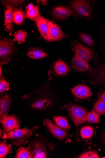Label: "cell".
Returning <instances> with one entry per match:
<instances>
[{"label": "cell", "mask_w": 105, "mask_h": 158, "mask_svg": "<svg viewBox=\"0 0 105 158\" xmlns=\"http://www.w3.org/2000/svg\"><path fill=\"white\" fill-rule=\"evenodd\" d=\"M13 12L11 10L7 9L4 13V30L9 33L10 35H11L14 32Z\"/></svg>", "instance_id": "17"}, {"label": "cell", "mask_w": 105, "mask_h": 158, "mask_svg": "<svg viewBox=\"0 0 105 158\" xmlns=\"http://www.w3.org/2000/svg\"><path fill=\"white\" fill-rule=\"evenodd\" d=\"M95 80L101 85H105V64H101L92 72Z\"/></svg>", "instance_id": "18"}, {"label": "cell", "mask_w": 105, "mask_h": 158, "mask_svg": "<svg viewBox=\"0 0 105 158\" xmlns=\"http://www.w3.org/2000/svg\"><path fill=\"white\" fill-rule=\"evenodd\" d=\"M70 4L80 16L86 18L91 17L94 15L93 6L89 2L85 1H72Z\"/></svg>", "instance_id": "7"}, {"label": "cell", "mask_w": 105, "mask_h": 158, "mask_svg": "<svg viewBox=\"0 0 105 158\" xmlns=\"http://www.w3.org/2000/svg\"><path fill=\"white\" fill-rule=\"evenodd\" d=\"M53 118L58 126L66 131H70L71 130V125L65 118L61 116H54Z\"/></svg>", "instance_id": "24"}, {"label": "cell", "mask_w": 105, "mask_h": 158, "mask_svg": "<svg viewBox=\"0 0 105 158\" xmlns=\"http://www.w3.org/2000/svg\"><path fill=\"white\" fill-rule=\"evenodd\" d=\"M77 157L79 158H99L97 151L92 149L91 143H88V142L84 143L83 151Z\"/></svg>", "instance_id": "19"}, {"label": "cell", "mask_w": 105, "mask_h": 158, "mask_svg": "<svg viewBox=\"0 0 105 158\" xmlns=\"http://www.w3.org/2000/svg\"><path fill=\"white\" fill-rule=\"evenodd\" d=\"M54 68L55 73L58 76H66L70 71L68 65L60 60L55 63Z\"/></svg>", "instance_id": "20"}, {"label": "cell", "mask_w": 105, "mask_h": 158, "mask_svg": "<svg viewBox=\"0 0 105 158\" xmlns=\"http://www.w3.org/2000/svg\"><path fill=\"white\" fill-rule=\"evenodd\" d=\"M24 14L25 17L34 21L40 16L38 7L34 6L33 3H30L26 6Z\"/></svg>", "instance_id": "21"}, {"label": "cell", "mask_w": 105, "mask_h": 158, "mask_svg": "<svg viewBox=\"0 0 105 158\" xmlns=\"http://www.w3.org/2000/svg\"><path fill=\"white\" fill-rule=\"evenodd\" d=\"M13 19L14 23L17 25H22L25 20L24 12L21 9L13 10Z\"/></svg>", "instance_id": "25"}, {"label": "cell", "mask_w": 105, "mask_h": 158, "mask_svg": "<svg viewBox=\"0 0 105 158\" xmlns=\"http://www.w3.org/2000/svg\"><path fill=\"white\" fill-rule=\"evenodd\" d=\"M27 54L30 58L34 59L45 58L47 56V54L42 50L37 48L31 49L28 52Z\"/></svg>", "instance_id": "22"}, {"label": "cell", "mask_w": 105, "mask_h": 158, "mask_svg": "<svg viewBox=\"0 0 105 158\" xmlns=\"http://www.w3.org/2000/svg\"><path fill=\"white\" fill-rule=\"evenodd\" d=\"M99 140L100 147L105 150V127L100 132Z\"/></svg>", "instance_id": "33"}, {"label": "cell", "mask_w": 105, "mask_h": 158, "mask_svg": "<svg viewBox=\"0 0 105 158\" xmlns=\"http://www.w3.org/2000/svg\"><path fill=\"white\" fill-rule=\"evenodd\" d=\"M0 72H0V77H1V78L2 77V68H1V67H0Z\"/></svg>", "instance_id": "37"}, {"label": "cell", "mask_w": 105, "mask_h": 158, "mask_svg": "<svg viewBox=\"0 0 105 158\" xmlns=\"http://www.w3.org/2000/svg\"><path fill=\"white\" fill-rule=\"evenodd\" d=\"M95 131L90 125L85 124L80 127L77 131L76 138L79 141L88 142L93 138Z\"/></svg>", "instance_id": "8"}, {"label": "cell", "mask_w": 105, "mask_h": 158, "mask_svg": "<svg viewBox=\"0 0 105 158\" xmlns=\"http://www.w3.org/2000/svg\"><path fill=\"white\" fill-rule=\"evenodd\" d=\"M32 151L35 158H47L54 149L55 146L52 143H48L47 141L42 142L36 141L33 145Z\"/></svg>", "instance_id": "6"}, {"label": "cell", "mask_w": 105, "mask_h": 158, "mask_svg": "<svg viewBox=\"0 0 105 158\" xmlns=\"http://www.w3.org/2000/svg\"><path fill=\"white\" fill-rule=\"evenodd\" d=\"M101 35V39H102V41H103L105 47V27L104 28L102 31Z\"/></svg>", "instance_id": "35"}, {"label": "cell", "mask_w": 105, "mask_h": 158, "mask_svg": "<svg viewBox=\"0 0 105 158\" xmlns=\"http://www.w3.org/2000/svg\"><path fill=\"white\" fill-rule=\"evenodd\" d=\"M73 95L79 99H85L91 97L93 93L90 88L87 86L83 85H79L71 90Z\"/></svg>", "instance_id": "12"}, {"label": "cell", "mask_w": 105, "mask_h": 158, "mask_svg": "<svg viewBox=\"0 0 105 158\" xmlns=\"http://www.w3.org/2000/svg\"><path fill=\"white\" fill-rule=\"evenodd\" d=\"M48 21L41 15L34 21L41 36L48 41Z\"/></svg>", "instance_id": "14"}, {"label": "cell", "mask_w": 105, "mask_h": 158, "mask_svg": "<svg viewBox=\"0 0 105 158\" xmlns=\"http://www.w3.org/2000/svg\"><path fill=\"white\" fill-rule=\"evenodd\" d=\"M2 127L5 132L20 128V124L17 118L14 115L7 116L2 121Z\"/></svg>", "instance_id": "11"}, {"label": "cell", "mask_w": 105, "mask_h": 158, "mask_svg": "<svg viewBox=\"0 0 105 158\" xmlns=\"http://www.w3.org/2000/svg\"><path fill=\"white\" fill-rule=\"evenodd\" d=\"M34 99L31 107L35 109L41 110L46 108L49 106L51 104L50 98L42 94L36 96Z\"/></svg>", "instance_id": "13"}, {"label": "cell", "mask_w": 105, "mask_h": 158, "mask_svg": "<svg viewBox=\"0 0 105 158\" xmlns=\"http://www.w3.org/2000/svg\"><path fill=\"white\" fill-rule=\"evenodd\" d=\"M10 89L9 82L6 81L5 78L2 76L0 80V92L3 93Z\"/></svg>", "instance_id": "32"}, {"label": "cell", "mask_w": 105, "mask_h": 158, "mask_svg": "<svg viewBox=\"0 0 105 158\" xmlns=\"http://www.w3.org/2000/svg\"><path fill=\"white\" fill-rule=\"evenodd\" d=\"M26 1H2V4L4 5L7 9L13 10L21 9L20 7L25 4Z\"/></svg>", "instance_id": "23"}, {"label": "cell", "mask_w": 105, "mask_h": 158, "mask_svg": "<svg viewBox=\"0 0 105 158\" xmlns=\"http://www.w3.org/2000/svg\"><path fill=\"white\" fill-rule=\"evenodd\" d=\"M38 128V127H34L31 129L25 127L22 129H18L8 132H5L2 136V139H11L16 146L21 147L26 144L29 141Z\"/></svg>", "instance_id": "1"}, {"label": "cell", "mask_w": 105, "mask_h": 158, "mask_svg": "<svg viewBox=\"0 0 105 158\" xmlns=\"http://www.w3.org/2000/svg\"><path fill=\"white\" fill-rule=\"evenodd\" d=\"M102 158H105V156H103Z\"/></svg>", "instance_id": "39"}, {"label": "cell", "mask_w": 105, "mask_h": 158, "mask_svg": "<svg viewBox=\"0 0 105 158\" xmlns=\"http://www.w3.org/2000/svg\"><path fill=\"white\" fill-rule=\"evenodd\" d=\"M12 152L11 145L7 144L6 140L1 141L0 143V158H5Z\"/></svg>", "instance_id": "26"}, {"label": "cell", "mask_w": 105, "mask_h": 158, "mask_svg": "<svg viewBox=\"0 0 105 158\" xmlns=\"http://www.w3.org/2000/svg\"><path fill=\"white\" fill-rule=\"evenodd\" d=\"M48 1H37V2L42 6H47L48 5Z\"/></svg>", "instance_id": "34"}, {"label": "cell", "mask_w": 105, "mask_h": 158, "mask_svg": "<svg viewBox=\"0 0 105 158\" xmlns=\"http://www.w3.org/2000/svg\"><path fill=\"white\" fill-rule=\"evenodd\" d=\"M2 130H1V136L2 135Z\"/></svg>", "instance_id": "38"}, {"label": "cell", "mask_w": 105, "mask_h": 158, "mask_svg": "<svg viewBox=\"0 0 105 158\" xmlns=\"http://www.w3.org/2000/svg\"><path fill=\"white\" fill-rule=\"evenodd\" d=\"M99 99L105 103V92L100 96Z\"/></svg>", "instance_id": "36"}, {"label": "cell", "mask_w": 105, "mask_h": 158, "mask_svg": "<svg viewBox=\"0 0 105 158\" xmlns=\"http://www.w3.org/2000/svg\"><path fill=\"white\" fill-rule=\"evenodd\" d=\"M15 157L17 158H33V155L30 151L27 148H20L17 152Z\"/></svg>", "instance_id": "27"}, {"label": "cell", "mask_w": 105, "mask_h": 158, "mask_svg": "<svg viewBox=\"0 0 105 158\" xmlns=\"http://www.w3.org/2000/svg\"><path fill=\"white\" fill-rule=\"evenodd\" d=\"M6 38L0 39V64H7L13 59L17 51L15 42Z\"/></svg>", "instance_id": "2"}, {"label": "cell", "mask_w": 105, "mask_h": 158, "mask_svg": "<svg viewBox=\"0 0 105 158\" xmlns=\"http://www.w3.org/2000/svg\"><path fill=\"white\" fill-rule=\"evenodd\" d=\"M79 37L81 40L88 46L93 47L95 45V41L88 34L82 32L80 33Z\"/></svg>", "instance_id": "28"}, {"label": "cell", "mask_w": 105, "mask_h": 158, "mask_svg": "<svg viewBox=\"0 0 105 158\" xmlns=\"http://www.w3.org/2000/svg\"><path fill=\"white\" fill-rule=\"evenodd\" d=\"M68 114L76 127L87 122V111L79 106L70 105L67 107Z\"/></svg>", "instance_id": "3"}, {"label": "cell", "mask_w": 105, "mask_h": 158, "mask_svg": "<svg viewBox=\"0 0 105 158\" xmlns=\"http://www.w3.org/2000/svg\"><path fill=\"white\" fill-rule=\"evenodd\" d=\"M10 98L8 95L2 96L0 99V121L1 123L7 116L10 105Z\"/></svg>", "instance_id": "16"}, {"label": "cell", "mask_w": 105, "mask_h": 158, "mask_svg": "<svg viewBox=\"0 0 105 158\" xmlns=\"http://www.w3.org/2000/svg\"><path fill=\"white\" fill-rule=\"evenodd\" d=\"M72 65L74 69L80 72L88 71L92 72L94 69L89 66L87 63L79 58L76 55L73 57Z\"/></svg>", "instance_id": "15"}, {"label": "cell", "mask_w": 105, "mask_h": 158, "mask_svg": "<svg viewBox=\"0 0 105 158\" xmlns=\"http://www.w3.org/2000/svg\"><path fill=\"white\" fill-rule=\"evenodd\" d=\"M48 41H61L65 37L60 28L50 21L48 22Z\"/></svg>", "instance_id": "9"}, {"label": "cell", "mask_w": 105, "mask_h": 158, "mask_svg": "<svg viewBox=\"0 0 105 158\" xmlns=\"http://www.w3.org/2000/svg\"><path fill=\"white\" fill-rule=\"evenodd\" d=\"M42 122L43 125L46 127L47 130L54 137L67 143L71 142L70 138L72 137V134L70 135L67 131L54 124L50 120L46 119Z\"/></svg>", "instance_id": "5"}, {"label": "cell", "mask_w": 105, "mask_h": 158, "mask_svg": "<svg viewBox=\"0 0 105 158\" xmlns=\"http://www.w3.org/2000/svg\"><path fill=\"white\" fill-rule=\"evenodd\" d=\"M27 37V33L23 30H19L15 33L14 40L17 41L18 44H22L25 42Z\"/></svg>", "instance_id": "29"}, {"label": "cell", "mask_w": 105, "mask_h": 158, "mask_svg": "<svg viewBox=\"0 0 105 158\" xmlns=\"http://www.w3.org/2000/svg\"><path fill=\"white\" fill-rule=\"evenodd\" d=\"M71 47L75 55L87 63L95 58V52L82 44L78 41H74L72 43Z\"/></svg>", "instance_id": "4"}, {"label": "cell", "mask_w": 105, "mask_h": 158, "mask_svg": "<svg viewBox=\"0 0 105 158\" xmlns=\"http://www.w3.org/2000/svg\"><path fill=\"white\" fill-rule=\"evenodd\" d=\"M54 18L58 20H62L73 15L74 12L70 8L64 6H58L55 7L52 11Z\"/></svg>", "instance_id": "10"}, {"label": "cell", "mask_w": 105, "mask_h": 158, "mask_svg": "<svg viewBox=\"0 0 105 158\" xmlns=\"http://www.w3.org/2000/svg\"><path fill=\"white\" fill-rule=\"evenodd\" d=\"M99 114H105V103L99 98L95 103L93 110Z\"/></svg>", "instance_id": "31"}, {"label": "cell", "mask_w": 105, "mask_h": 158, "mask_svg": "<svg viewBox=\"0 0 105 158\" xmlns=\"http://www.w3.org/2000/svg\"><path fill=\"white\" fill-rule=\"evenodd\" d=\"M100 121V115L94 110L88 112L87 122L91 123H98Z\"/></svg>", "instance_id": "30"}]
</instances>
